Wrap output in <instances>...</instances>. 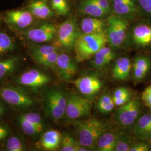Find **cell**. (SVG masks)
<instances>
[{
  "instance_id": "1",
  "label": "cell",
  "mask_w": 151,
  "mask_h": 151,
  "mask_svg": "<svg viewBox=\"0 0 151 151\" xmlns=\"http://www.w3.org/2000/svg\"><path fill=\"white\" fill-rule=\"evenodd\" d=\"M78 142L90 150L95 148L97 140L106 132L105 125L97 119L88 118L76 123Z\"/></svg>"
},
{
  "instance_id": "2",
  "label": "cell",
  "mask_w": 151,
  "mask_h": 151,
  "mask_svg": "<svg viewBox=\"0 0 151 151\" xmlns=\"http://www.w3.org/2000/svg\"><path fill=\"white\" fill-rule=\"evenodd\" d=\"M107 41L104 32L81 35L74 48L76 60L80 62L92 58L97 51L105 46Z\"/></svg>"
},
{
  "instance_id": "3",
  "label": "cell",
  "mask_w": 151,
  "mask_h": 151,
  "mask_svg": "<svg viewBox=\"0 0 151 151\" xmlns=\"http://www.w3.org/2000/svg\"><path fill=\"white\" fill-rule=\"evenodd\" d=\"M68 96L58 88H53L46 92L44 99V111L47 115L57 121L65 115Z\"/></svg>"
},
{
  "instance_id": "4",
  "label": "cell",
  "mask_w": 151,
  "mask_h": 151,
  "mask_svg": "<svg viewBox=\"0 0 151 151\" xmlns=\"http://www.w3.org/2000/svg\"><path fill=\"white\" fill-rule=\"evenodd\" d=\"M0 97L12 107L19 110L27 109L35 104L27 92L15 87H0Z\"/></svg>"
},
{
  "instance_id": "5",
  "label": "cell",
  "mask_w": 151,
  "mask_h": 151,
  "mask_svg": "<svg viewBox=\"0 0 151 151\" xmlns=\"http://www.w3.org/2000/svg\"><path fill=\"white\" fill-rule=\"evenodd\" d=\"M91 106V102L88 97L72 92L68 96L65 116L70 120L81 119L90 114Z\"/></svg>"
},
{
  "instance_id": "6",
  "label": "cell",
  "mask_w": 151,
  "mask_h": 151,
  "mask_svg": "<svg viewBox=\"0 0 151 151\" xmlns=\"http://www.w3.org/2000/svg\"><path fill=\"white\" fill-rule=\"evenodd\" d=\"M106 29V37L110 45L114 48H119L127 38L128 22L119 16H111Z\"/></svg>"
},
{
  "instance_id": "7",
  "label": "cell",
  "mask_w": 151,
  "mask_h": 151,
  "mask_svg": "<svg viewBox=\"0 0 151 151\" xmlns=\"http://www.w3.org/2000/svg\"><path fill=\"white\" fill-rule=\"evenodd\" d=\"M140 112V101L138 98L133 97L128 103L119 106L115 114V119L122 127L128 128L134 125Z\"/></svg>"
},
{
  "instance_id": "8",
  "label": "cell",
  "mask_w": 151,
  "mask_h": 151,
  "mask_svg": "<svg viewBox=\"0 0 151 151\" xmlns=\"http://www.w3.org/2000/svg\"><path fill=\"white\" fill-rule=\"evenodd\" d=\"M57 34L60 45L68 50L75 48L76 42L82 35L73 19L63 22L57 30Z\"/></svg>"
},
{
  "instance_id": "9",
  "label": "cell",
  "mask_w": 151,
  "mask_h": 151,
  "mask_svg": "<svg viewBox=\"0 0 151 151\" xmlns=\"http://www.w3.org/2000/svg\"><path fill=\"white\" fill-rule=\"evenodd\" d=\"M50 81V77L47 74L40 70L32 69L22 74L16 82L22 86L37 90L47 85Z\"/></svg>"
},
{
  "instance_id": "10",
  "label": "cell",
  "mask_w": 151,
  "mask_h": 151,
  "mask_svg": "<svg viewBox=\"0 0 151 151\" xmlns=\"http://www.w3.org/2000/svg\"><path fill=\"white\" fill-rule=\"evenodd\" d=\"M67 82L73 84L81 94L87 97L95 95L103 87L102 81L96 76H85Z\"/></svg>"
},
{
  "instance_id": "11",
  "label": "cell",
  "mask_w": 151,
  "mask_h": 151,
  "mask_svg": "<svg viewBox=\"0 0 151 151\" xmlns=\"http://www.w3.org/2000/svg\"><path fill=\"white\" fill-rule=\"evenodd\" d=\"M57 30L53 24L45 23L29 29L25 32V35L32 42L43 43L53 40L57 35Z\"/></svg>"
},
{
  "instance_id": "12",
  "label": "cell",
  "mask_w": 151,
  "mask_h": 151,
  "mask_svg": "<svg viewBox=\"0 0 151 151\" xmlns=\"http://www.w3.org/2000/svg\"><path fill=\"white\" fill-rule=\"evenodd\" d=\"M151 70V59L145 54H139L132 63V75L134 83L138 84L144 81Z\"/></svg>"
},
{
  "instance_id": "13",
  "label": "cell",
  "mask_w": 151,
  "mask_h": 151,
  "mask_svg": "<svg viewBox=\"0 0 151 151\" xmlns=\"http://www.w3.org/2000/svg\"><path fill=\"white\" fill-rule=\"evenodd\" d=\"M132 40L138 48H146L151 46V23L140 22L135 25L132 30Z\"/></svg>"
},
{
  "instance_id": "14",
  "label": "cell",
  "mask_w": 151,
  "mask_h": 151,
  "mask_svg": "<svg viewBox=\"0 0 151 151\" xmlns=\"http://www.w3.org/2000/svg\"><path fill=\"white\" fill-rule=\"evenodd\" d=\"M34 16L29 10H12L6 14L5 21L11 27L23 29L32 25Z\"/></svg>"
},
{
  "instance_id": "15",
  "label": "cell",
  "mask_w": 151,
  "mask_h": 151,
  "mask_svg": "<svg viewBox=\"0 0 151 151\" xmlns=\"http://www.w3.org/2000/svg\"><path fill=\"white\" fill-rule=\"evenodd\" d=\"M56 70L60 78L65 81H70L78 72V67L69 55L59 54L56 65Z\"/></svg>"
},
{
  "instance_id": "16",
  "label": "cell",
  "mask_w": 151,
  "mask_h": 151,
  "mask_svg": "<svg viewBox=\"0 0 151 151\" xmlns=\"http://www.w3.org/2000/svg\"><path fill=\"white\" fill-rule=\"evenodd\" d=\"M113 7L120 16L133 17L140 11L137 0H113Z\"/></svg>"
},
{
  "instance_id": "17",
  "label": "cell",
  "mask_w": 151,
  "mask_h": 151,
  "mask_svg": "<svg viewBox=\"0 0 151 151\" xmlns=\"http://www.w3.org/2000/svg\"><path fill=\"white\" fill-rule=\"evenodd\" d=\"M132 71V62L128 57H123L116 60L112 75L114 79L119 81L128 80Z\"/></svg>"
},
{
  "instance_id": "18",
  "label": "cell",
  "mask_w": 151,
  "mask_h": 151,
  "mask_svg": "<svg viewBox=\"0 0 151 151\" xmlns=\"http://www.w3.org/2000/svg\"><path fill=\"white\" fill-rule=\"evenodd\" d=\"M62 138V135L59 131L49 130L42 135L40 145L45 150L54 151L60 146Z\"/></svg>"
},
{
  "instance_id": "19",
  "label": "cell",
  "mask_w": 151,
  "mask_h": 151,
  "mask_svg": "<svg viewBox=\"0 0 151 151\" xmlns=\"http://www.w3.org/2000/svg\"><path fill=\"white\" fill-rule=\"evenodd\" d=\"M115 57L116 54L111 49L104 46L93 56L92 65L95 68H102L109 65Z\"/></svg>"
},
{
  "instance_id": "20",
  "label": "cell",
  "mask_w": 151,
  "mask_h": 151,
  "mask_svg": "<svg viewBox=\"0 0 151 151\" xmlns=\"http://www.w3.org/2000/svg\"><path fill=\"white\" fill-rule=\"evenodd\" d=\"M118 135L117 132L106 131L97 140L95 148L99 151H115Z\"/></svg>"
},
{
  "instance_id": "21",
  "label": "cell",
  "mask_w": 151,
  "mask_h": 151,
  "mask_svg": "<svg viewBox=\"0 0 151 151\" xmlns=\"http://www.w3.org/2000/svg\"><path fill=\"white\" fill-rule=\"evenodd\" d=\"M29 10L33 16L45 19L53 16V13L49 7L47 0H35L29 6Z\"/></svg>"
},
{
  "instance_id": "22",
  "label": "cell",
  "mask_w": 151,
  "mask_h": 151,
  "mask_svg": "<svg viewBox=\"0 0 151 151\" xmlns=\"http://www.w3.org/2000/svg\"><path fill=\"white\" fill-rule=\"evenodd\" d=\"M105 23L97 17H86L81 22V29L85 34L104 32Z\"/></svg>"
},
{
  "instance_id": "23",
  "label": "cell",
  "mask_w": 151,
  "mask_h": 151,
  "mask_svg": "<svg viewBox=\"0 0 151 151\" xmlns=\"http://www.w3.org/2000/svg\"><path fill=\"white\" fill-rule=\"evenodd\" d=\"M151 124V113L145 114L140 116L136 121L133 129L135 138L143 140L147 131Z\"/></svg>"
},
{
  "instance_id": "24",
  "label": "cell",
  "mask_w": 151,
  "mask_h": 151,
  "mask_svg": "<svg viewBox=\"0 0 151 151\" xmlns=\"http://www.w3.org/2000/svg\"><path fill=\"white\" fill-rule=\"evenodd\" d=\"M80 9L83 14L95 17H102L107 14V13L93 0H85L82 2Z\"/></svg>"
},
{
  "instance_id": "25",
  "label": "cell",
  "mask_w": 151,
  "mask_h": 151,
  "mask_svg": "<svg viewBox=\"0 0 151 151\" xmlns=\"http://www.w3.org/2000/svg\"><path fill=\"white\" fill-rule=\"evenodd\" d=\"M19 64L18 57H12L0 60V80L12 73L17 69Z\"/></svg>"
},
{
  "instance_id": "26",
  "label": "cell",
  "mask_w": 151,
  "mask_h": 151,
  "mask_svg": "<svg viewBox=\"0 0 151 151\" xmlns=\"http://www.w3.org/2000/svg\"><path fill=\"white\" fill-rule=\"evenodd\" d=\"M115 107L113 97L109 94L103 95L97 101V109L101 113H109L113 110Z\"/></svg>"
},
{
  "instance_id": "27",
  "label": "cell",
  "mask_w": 151,
  "mask_h": 151,
  "mask_svg": "<svg viewBox=\"0 0 151 151\" xmlns=\"http://www.w3.org/2000/svg\"><path fill=\"white\" fill-rule=\"evenodd\" d=\"M19 123L22 132L27 135H37L41 133L43 129V125L32 124L20 118H19Z\"/></svg>"
},
{
  "instance_id": "28",
  "label": "cell",
  "mask_w": 151,
  "mask_h": 151,
  "mask_svg": "<svg viewBox=\"0 0 151 151\" xmlns=\"http://www.w3.org/2000/svg\"><path fill=\"white\" fill-rule=\"evenodd\" d=\"M15 42L5 32H0V56L12 51L15 48Z\"/></svg>"
},
{
  "instance_id": "29",
  "label": "cell",
  "mask_w": 151,
  "mask_h": 151,
  "mask_svg": "<svg viewBox=\"0 0 151 151\" xmlns=\"http://www.w3.org/2000/svg\"><path fill=\"white\" fill-rule=\"evenodd\" d=\"M80 145L79 142L76 141L71 135L65 133L62 138L60 151H78Z\"/></svg>"
},
{
  "instance_id": "30",
  "label": "cell",
  "mask_w": 151,
  "mask_h": 151,
  "mask_svg": "<svg viewBox=\"0 0 151 151\" xmlns=\"http://www.w3.org/2000/svg\"><path fill=\"white\" fill-rule=\"evenodd\" d=\"M133 143L129 135L125 133H119L115 151H129Z\"/></svg>"
},
{
  "instance_id": "31",
  "label": "cell",
  "mask_w": 151,
  "mask_h": 151,
  "mask_svg": "<svg viewBox=\"0 0 151 151\" xmlns=\"http://www.w3.org/2000/svg\"><path fill=\"white\" fill-rule=\"evenodd\" d=\"M57 51V47L52 45L38 46L31 49V55L34 60L42 57Z\"/></svg>"
},
{
  "instance_id": "32",
  "label": "cell",
  "mask_w": 151,
  "mask_h": 151,
  "mask_svg": "<svg viewBox=\"0 0 151 151\" xmlns=\"http://www.w3.org/2000/svg\"><path fill=\"white\" fill-rule=\"evenodd\" d=\"M58 55L59 53L57 51H56L51 54L38 58L34 60L38 62V63L46 68L52 70H56V65Z\"/></svg>"
},
{
  "instance_id": "33",
  "label": "cell",
  "mask_w": 151,
  "mask_h": 151,
  "mask_svg": "<svg viewBox=\"0 0 151 151\" xmlns=\"http://www.w3.org/2000/svg\"><path fill=\"white\" fill-rule=\"evenodd\" d=\"M6 150L7 151H23L25 146L22 140L17 137H11L7 141Z\"/></svg>"
},
{
  "instance_id": "34",
  "label": "cell",
  "mask_w": 151,
  "mask_h": 151,
  "mask_svg": "<svg viewBox=\"0 0 151 151\" xmlns=\"http://www.w3.org/2000/svg\"><path fill=\"white\" fill-rule=\"evenodd\" d=\"M52 9L60 15H67L70 10L67 0H51Z\"/></svg>"
},
{
  "instance_id": "35",
  "label": "cell",
  "mask_w": 151,
  "mask_h": 151,
  "mask_svg": "<svg viewBox=\"0 0 151 151\" xmlns=\"http://www.w3.org/2000/svg\"><path fill=\"white\" fill-rule=\"evenodd\" d=\"M19 118L24 119L32 124L43 125V122L42 116L37 113H28L22 115Z\"/></svg>"
},
{
  "instance_id": "36",
  "label": "cell",
  "mask_w": 151,
  "mask_h": 151,
  "mask_svg": "<svg viewBox=\"0 0 151 151\" xmlns=\"http://www.w3.org/2000/svg\"><path fill=\"white\" fill-rule=\"evenodd\" d=\"M140 11L151 20V0H137Z\"/></svg>"
},
{
  "instance_id": "37",
  "label": "cell",
  "mask_w": 151,
  "mask_h": 151,
  "mask_svg": "<svg viewBox=\"0 0 151 151\" xmlns=\"http://www.w3.org/2000/svg\"><path fill=\"white\" fill-rule=\"evenodd\" d=\"M151 145L148 142L142 140L140 142H133L129 151H150Z\"/></svg>"
},
{
  "instance_id": "38",
  "label": "cell",
  "mask_w": 151,
  "mask_h": 151,
  "mask_svg": "<svg viewBox=\"0 0 151 151\" xmlns=\"http://www.w3.org/2000/svg\"><path fill=\"white\" fill-rule=\"evenodd\" d=\"M141 99L145 105L151 110V85L146 88L143 91Z\"/></svg>"
},
{
  "instance_id": "39",
  "label": "cell",
  "mask_w": 151,
  "mask_h": 151,
  "mask_svg": "<svg viewBox=\"0 0 151 151\" xmlns=\"http://www.w3.org/2000/svg\"><path fill=\"white\" fill-rule=\"evenodd\" d=\"M127 96H131V93L129 90L125 87H120L115 90L113 97V100H115Z\"/></svg>"
},
{
  "instance_id": "40",
  "label": "cell",
  "mask_w": 151,
  "mask_h": 151,
  "mask_svg": "<svg viewBox=\"0 0 151 151\" xmlns=\"http://www.w3.org/2000/svg\"><path fill=\"white\" fill-rule=\"evenodd\" d=\"M97 5L105 11L107 14L111 11V7L108 0H93Z\"/></svg>"
},
{
  "instance_id": "41",
  "label": "cell",
  "mask_w": 151,
  "mask_h": 151,
  "mask_svg": "<svg viewBox=\"0 0 151 151\" xmlns=\"http://www.w3.org/2000/svg\"><path fill=\"white\" fill-rule=\"evenodd\" d=\"M10 134V129L8 127L0 124V142L5 139Z\"/></svg>"
},
{
  "instance_id": "42",
  "label": "cell",
  "mask_w": 151,
  "mask_h": 151,
  "mask_svg": "<svg viewBox=\"0 0 151 151\" xmlns=\"http://www.w3.org/2000/svg\"><path fill=\"white\" fill-rule=\"evenodd\" d=\"M142 140H146V141L151 140V124L149 128L147 130Z\"/></svg>"
},
{
  "instance_id": "43",
  "label": "cell",
  "mask_w": 151,
  "mask_h": 151,
  "mask_svg": "<svg viewBox=\"0 0 151 151\" xmlns=\"http://www.w3.org/2000/svg\"><path fill=\"white\" fill-rule=\"evenodd\" d=\"M5 106L4 105L2 101H0V118L4 116L5 113Z\"/></svg>"
},
{
  "instance_id": "44",
  "label": "cell",
  "mask_w": 151,
  "mask_h": 151,
  "mask_svg": "<svg viewBox=\"0 0 151 151\" xmlns=\"http://www.w3.org/2000/svg\"><path fill=\"white\" fill-rule=\"evenodd\" d=\"M1 21V17H0V22Z\"/></svg>"
},
{
  "instance_id": "45",
  "label": "cell",
  "mask_w": 151,
  "mask_h": 151,
  "mask_svg": "<svg viewBox=\"0 0 151 151\" xmlns=\"http://www.w3.org/2000/svg\"><path fill=\"white\" fill-rule=\"evenodd\" d=\"M150 151H151V150H150Z\"/></svg>"
},
{
  "instance_id": "46",
  "label": "cell",
  "mask_w": 151,
  "mask_h": 151,
  "mask_svg": "<svg viewBox=\"0 0 151 151\" xmlns=\"http://www.w3.org/2000/svg\"></svg>"
}]
</instances>
